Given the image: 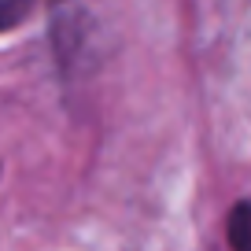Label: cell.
Wrapping results in <instances>:
<instances>
[{"label": "cell", "mask_w": 251, "mask_h": 251, "mask_svg": "<svg viewBox=\"0 0 251 251\" xmlns=\"http://www.w3.org/2000/svg\"><path fill=\"white\" fill-rule=\"evenodd\" d=\"M30 11H33V0H0V33L23 26L30 19Z\"/></svg>", "instance_id": "1"}, {"label": "cell", "mask_w": 251, "mask_h": 251, "mask_svg": "<svg viewBox=\"0 0 251 251\" xmlns=\"http://www.w3.org/2000/svg\"><path fill=\"white\" fill-rule=\"evenodd\" d=\"M248 218H251V211L240 200L233 207V214H229V244H233V251H248Z\"/></svg>", "instance_id": "2"}]
</instances>
